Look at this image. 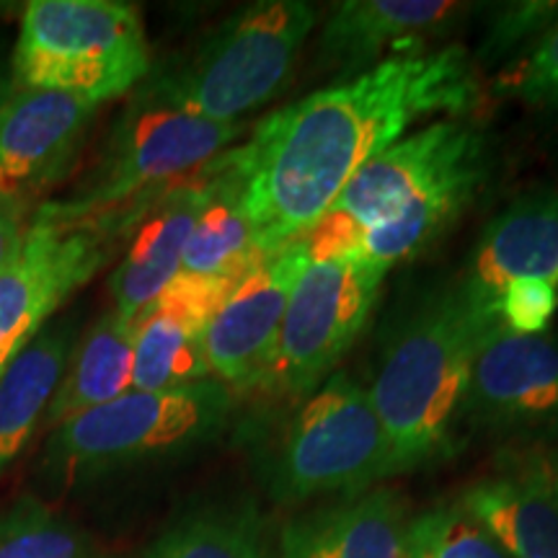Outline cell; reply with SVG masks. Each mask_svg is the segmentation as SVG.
<instances>
[{
    "mask_svg": "<svg viewBox=\"0 0 558 558\" xmlns=\"http://www.w3.org/2000/svg\"><path fill=\"white\" fill-rule=\"evenodd\" d=\"M481 96L460 45L403 54L264 117L230 148L262 251L300 239L347 184L407 130L435 114L460 117Z\"/></svg>",
    "mask_w": 558,
    "mask_h": 558,
    "instance_id": "cell-1",
    "label": "cell"
},
{
    "mask_svg": "<svg viewBox=\"0 0 558 558\" xmlns=\"http://www.w3.org/2000/svg\"><path fill=\"white\" fill-rule=\"evenodd\" d=\"M494 326L473 311L458 282L422 292L390 326L367 388L388 439L390 476L452 448L473 360Z\"/></svg>",
    "mask_w": 558,
    "mask_h": 558,
    "instance_id": "cell-2",
    "label": "cell"
},
{
    "mask_svg": "<svg viewBox=\"0 0 558 558\" xmlns=\"http://www.w3.org/2000/svg\"><path fill=\"white\" fill-rule=\"evenodd\" d=\"M251 422L269 494L284 505L367 492L390 476L386 432L367 388L333 373L316 390Z\"/></svg>",
    "mask_w": 558,
    "mask_h": 558,
    "instance_id": "cell-3",
    "label": "cell"
},
{
    "mask_svg": "<svg viewBox=\"0 0 558 558\" xmlns=\"http://www.w3.org/2000/svg\"><path fill=\"white\" fill-rule=\"evenodd\" d=\"M318 11L305 0H259L153 70L135 90L218 122H241L288 88Z\"/></svg>",
    "mask_w": 558,
    "mask_h": 558,
    "instance_id": "cell-4",
    "label": "cell"
},
{
    "mask_svg": "<svg viewBox=\"0 0 558 558\" xmlns=\"http://www.w3.org/2000/svg\"><path fill=\"white\" fill-rule=\"evenodd\" d=\"M13 86L101 104L150 73L143 16L120 0H32L13 47Z\"/></svg>",
    "mask_w": 558,
    "mask_h": 558,
    "instance_id": "cell-5",
    "label": "cell"
},
{
    "mask_svg": "<svg viewBox=\"0 0 558 558\" xmlns=\"http://www.w3.org/2000/svg\"><path fill=\"white\" fill-rule=\"evenodd\" d=\"M148 207L86 215L62 199L41 202L19 254L0 269V375L65 300L107 267Z\"/></svg>",
    "mask_w": 558,
    "mask_h": 558,
    "instance_id": "cell-6",
    "label": "cell"
},
{
    "mask_svg": "<svg viewBox=\"0 0 558 558\" xmlns=\"http://www.w3.org/2000/svg\"><path fill=\"white\" fill-rule=\"evenodd\" d=\"M233 407L235 393L215 378L184 388L130 390L54 427L45 465L78 478L173 456L218 435Z\"/></svg>",
    "mask_w": 558,
    "mask_h": 558,
    "instance_id": "cell-7",
    "label": "cell"
},
{
    "mask_svg": "<svg viewBox=\"0 0 558 558\" xmlns=\"http://www.w3.org/2000/svg\"><path fill=\"white\" fill-rule=\"evenodd\" d=\"M243 130V122L207 120L135 90L94 169L62 202L86 215L143 209L226 153Z\"/></svg>",
    "mask_w": 558,
    "mask_h": 558,
    "instance_id": "cell-8",
    "label": "cell"
},
{
    "mask_svg": "<svg viewBox=\"0 0 558 558\" xmlns=\"http://www.w3.org/2000/svg\"><path fill=\"white\" fill-rule=\"evenodd\" d=\"M383 277L386 269L357 256L305 264L254 393L292 401L333 375L365 329Z\"/></svg>",
    "mask_w": 558,
    "mask_h": 558,
    "instance_id": "cell-9",
    "label": "cell"
},
{
    "mask_svg": "<svg viewBox=\"0 0 558 558\" xmlns=\"http://www.w3.org/2000/svg\"><path fill=\"white\" fill-rule=\"evenodd\" d=\"M486 137L460 117L437 120L401 137L362 166L331 209L362 230L393 218L401 207L465 173L486 171Z\"/></svg>",
    "mask_w": 558,
    "mask_h": 558,
    "instance_id": "cell-10",
    "label": "cell"
},
{
    "mask_svg": "<svg viewBox=\"0 0 558 558\" xmlns=\"http://www.w3.org/2000/svg\"><path fill=\"white\" fill-rule=\"evenodd\" d=\"M465 416L541 448L558 439V337L494 326L473 360Z\"/></svg>",
    "mask_w": 558,
    "mask_h": 558,
    "instance_id": "cell-11",
    "label": "cell"
},
{
    "mask_svg": "<svg viewBox=\"0 0 558 558\" xmlns=\"http://www.w3.org/2000/svg\"><path fill=\"white\" fill-rule=\"evenodd\" d=\"M308 264L295 239L262 254L235 279L205 333L209 375L230 390H254L288 311L290 292Z\"/></svg>",
    "mask_w": 558,
    "mask_h": 558,
    "instance_id": "cell-12",
    "label": "cell"
},
{
    "mask_svg": "<svg viewBox=\"0 0 558 558\" xmlns=\"http://www.w3.org/2000/svg\"><path fill=\"white\" fill-rule=\"evenodd\" d=\"M99 104L11 86L0 99V194L29 207L78 158Z\"/></svg>",
    "mask_w": 558,
    "mask_h": 558,
    "instance_id": "cell-13",
    "label": "cell"
},
{
    "mask_svg": "<svg viewBox=\"0 0 558 558\" xmlns=\"http://www.w3.org/2000/svg\"><path fill=\"white\" fill-rule=\"evenodd\" d=\"M458 505L509 558H558V450L507 452L488 476L463 488Z\"/></svg>",
    "mask_w": 558,
    "mask_h": 558,
    "instance_id": "cell-14",
    "label": "cell"
},
{
    "mask_svg": "<svg viewBox=\"0 0 558 558\" xmlns=\"http://www.w3.org/2000/svg\"><path fill=\"white\" fill-rule=\"evenodd\" d=\"M471 9L448 0H344L320 29V62L347 81L386 60L437 50Z\"/></svg>",
    "mask_w": 558,
    "mask_h": 558,
    "instance_id": "cell-15",
    "label": "cell"
},
{
    "mask_svg": "<svg viewBox=\"0 0 558 558\" xmlns=\"http://www.w3.org/2000/svg\"><path fill=\"white\" fill-rule=\"evenodd\" d=\"M235 279H209L179 271L160 295L132 320L135 378L132 390L184 388L213 378L205 333Z\"/></svg>",
    "mask_w": 558,
    "mask_h": 558,
    "instance_id": "cell-16",
    "label": "cell"
},
{
    "mask_svg": "<svg viewBox=\"0 0 558 558\" xmlns=\"http://www.w3.org/2000/svg\"><path fill=\"white\" fill-rule=\"evenodd\" d=\"M541 277L558 284V190L520 194L481 230L460 279L473 311L499 324V298L509 282Z\"/></svg>",
    "mask_w": 558,
    "mask_h": 558,
    "instance_id": "cell-17",
    "label": "cell"
},
{
    "mask_svg": "<svg viewBox=\"0 0 558 558\" xmlns=\"http://www.w3.org/2000/svg\"><path fill=\"white\" fill-rule=\"evenodd\" d=\"M205 166L158 194L130 230L120 262L109 275L111 308L122 318L135 320L181 271L186 241L209 194Z\"/></svg>",
    "mask_w": 558,
    "mask_h": 558,
    "instance_id": "cell-18",
    "label": "cell"
},
{
    "mask_svg": "<svg viewBox=\"0 0 558 558\" xmlns=\"http://www.w3.org/2000/svg\"><path fill=\"white\" fill-rule=\"evenodd\" d=\"M407 527L401 494L373 488L290 520L279 558H407Z\"/></svg>",
    "mask_w": 558,
    "mask_h": 558,
    "instance_id": "cell-19",
    "label": "cell"
},
{
    "mask_svg": "<svg viewBox=\"0 0 558 558\" xmlns=\"http://www.w3.org/2000/svg\"><path fill=\"white\" fill-rule=\"evenodd\" d=\"M78 337L73 318H52L0 375V473L45 422Z\"/></svg>",
    "mask_w": 558,
    "mask_h": 558,
    "instance_id": "cell-20",
    "label": "cell"
},
{
    "mask_svg": "<svg viewBox=\"0 0 558 558\" xmlns=\"http://www.w3.org/2000/svg\"><path fill=\"white\" fill-rule=\"evenodd\" d=\"M209 194L186 241L181 271L209 279H239L262 259L259 239L243 202V177L230 148L205 166Z\"/></svg>",
    "mask_w": 558,
    "mask_h": 558,
    "instance_id": "cell-21",
    "label": "cell"
},
{
    "mask_svg": "<svg viewBox=\"0 0 558 558\" xmlns=\"http://www.w3.org/2000/svg\"><path fill=\"white\" fill-rule=\"evenodd\" d=\"M132 378H135L132 320L109 308L78 337L41 424L54 429L83 411L120 399L132 390Z\"/></svg>",
    "mask_w": 558,
    "mask_h": 558,
    "instance_id": "cell-22",
    "label": "cell"
},
{
    "mask_svg": "<svg viewBox=\"0 0 558 558\" xmlns=\"http://www.w3.org/2000/svg\"><path fill=\"white\" fill-rule=\"evenodd\" d=\"M486 171L465 173L448 184L437 186L435 192L424 194L407 207H401L393 218L380 226L365 230L357 248V259H365L380 269H390L393 264L414 259L424 248H429L437 239L460 220L476 197L478 186L484 184Z\"/></svg>",
    "mask_w": 558,
    "mask_h": 558,
    "instance_id": "cell-23",
    "label": "cell"
},
{
    "mask_svg": "<svg viewBox=\"0 0 558 558\" xmlns=\"http://www.w3.org/2000/svg\"><path fill=\"white\" fill-rule=\"evenodd\" d=\"M145 558H264L251 509H199L166 530Z\"/></svg>",
    "mask_w": 558,
    "mask_h": 558,
    "instance_id": "cell-24",
    "label": "cell"
},
{
    "mask_svg": "<svg viewBox=\"0 0 558 558\" xmlns=\"http://www.w3.org/2000/svg\"><path fill=\"white\" fill-rule=\"evenodd\" d=\"M88 538L34 497L0 514V558H88Z\"/></svg>",
    "mask_w": 558,
    "mask_h": 558,
    "instance_id": "cell-25",
    "label": "cell"
},
{
    "mask_svg": "<svg viewBox=\"0 0 558 558\" xmlns=\"http://www.w3.org/2000/svg\"><path fill=\"white\" fill-rule=\"evenodd\" d=\"M407 558H509V554L456 501L409 520Z\"/></svg>",
    "mask_w": 558,
    "mask_h": 558,
    "instance_id": "cell-26",
    "label": "cell"
},
{
    "mask_svg": "<svg viewBox=\"0 0 558 558\" xmlns=\"http://www.w3.org/2000/svg\"><path fill=\"white\" fill-rule=\"evenodd\" d=\"M494 94L558 114V19L527 52L501 68Z\"/></svg>",
    "mask_w": 558,
    "mask_h": 558,
    "instance_id": "cell-27",
    "label": "cell"
},
{
    "mask_svg": "<svg viewBox=\"0 0 558 558\" xmlns=\"http://www.w3.org/2000/svg\"><path fill=\"white\" fill-rule=\"evenodd\" d=\"M558 19V3L548 0H522V3H501L492 13L488 29L481 45L478 58L486 65L505 62L509 65L518 60L522 52H527L541 34L548 29Z\"/></svg>",
    "mask_w": 558,
    "mask_h": 558,
    "instance_id": "cell-28",
    "label": "cell"
},
{
    "mask_svg": "<svg viewBox=\"0 0 558 558\" xmlns=\"http://www.w3.org/2000/svg\"><path fill=\"white\" fill-rule=\"evenodd\" d=\"M558 308V290L541 277H525L509 282L499 298V320L509 331L538 337L546 333Z\"/></svg>",
    "mask_w": 558,
    "mask_h": 558,
    "instance_id": "cell-29",
    "label": "cell"
},
{
    "mask_svg": "<svg viewBox=\"0 0 558 558\" xmlns=\"http://www.w3.org/2000/svg\"><path fill=\"white\" fill-rule=\"evenodd\" d=\"M29 226V207L0 194V269H5L19 254Z\"/></svg>",
    "mask_w": 558,
    "mask_h": 558,
    "instance_id": "cell-30",
    "label": "cell"
},
{
    "mask_svg": "<svg viewBox=\"0 0 558 558\" xmlns=\"http://www.w3.org/2000/svg\"><path fill=\"white\" fill-rule=\"evenodd\" d=\"M3 94H5V88H3V83H0V99H3Z\"/></svg>",
    "mask_w": 558,
    "mask_h": 558,
    "instance_id": "cell-31",
    "label": "cell"
}]
</instances>
